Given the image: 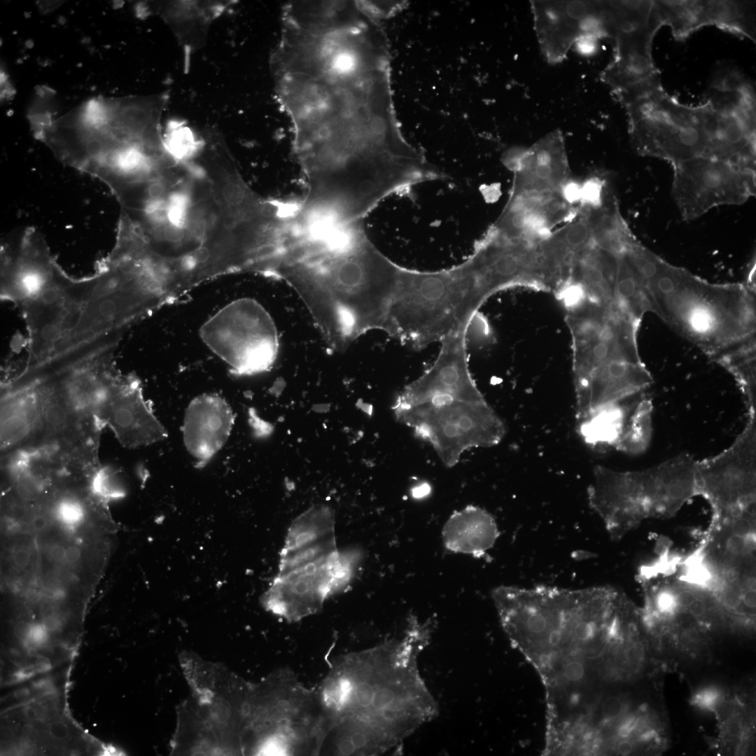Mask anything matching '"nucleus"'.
<instances>
[{
    "instance_id": "1",
    "label": "nucleus",
    "mask_w": 756,
    "mask_h": 756,
    "mask_svg": "<svg viewBox=\"0 0 756 756\" xmlns=\"http://www.w3.org/2000/svg\"><path fill=\"white\" fill-rule=\"evenodd\" d=\"M503 630L544 687L542 755H594L608 710L629 704L612 687L638 668L637 625L626 599L609 586H547L520 601Z\"/></svg>"
},
{
    "instance_id": "2",
    "label": "nucleus",
    "mask_w": 756,
    "mask_h": 756,
    "mask_svg": "<svg viewBox=\"0 0 756 756\" xmlns=\"http://www.w3.org/2000/svg\"><path fill=\"white\" fill-rule=\"evenodd\" d=\"M430 627L415 617L405 635L341 656L316 691L326 722L323 747L337 755H379L436 717L417 657Z\"/></svg>"
},
{
    "instance_id": "3",
    "label": "nucleus",
    "mask_w": 756,
    "mask_h": 756,
    "mask_svg": "<svg viewBox=\"0 0 756 756\" xmlns=\"http://www.w3.org/2000/svg\"><path fill=\"white\" fill-rule=\"evenodd\" d=\"M402 269L356 220L299 237L281 255L273 277L296 292L328 345L342 351L370 330L385 332Z\"/></svg>"
},
{
    "instance_id": "4",
    "label": "nucleus",
    "mask_w": 756,
    "mask_h": 756,
    "mask_svg": "<svg viewBox=\"0 0 756 756\" xmlns=\"http://www.w3.org/2000/svg\"><path fill=\"white\" fill-rule=\"evenodd\" d=\"M643 281L651 311L716 362L755 342L749 286L711 284L659 258Z\"/></svg>"
},
{
    "instance_id": "5",
    "label": "nucleus",
    "mask_w": 756,
    "mask_h": 756,
    "mask_svg": "<svg viewBox=\"0 0 756 756\" xmlns=\"http://www.w3.org/2000/svg\"><path fill=\"white\" fill-rule=\"evenodd\" d=\"M360 554L340 551L333 510L316 505L291 523L279 554L278 571L261 597L263 608L288 622L319 612L331 596L351 583Z\"/></svg>"
},
{
    "instance_id": "6",
    "label": "nucleus",
    "mask_w": 756,
    "mask_h": 756,
    "mask_svg": "<svg viewBox=\"0 0 756 756\" xmlns=\"http://www.w3.org/2000/svg\"><path fill=\"white\" fill-rule=\"evenodd\" d=\"M477 311L471 279L461 264L435 272L402 267L385 332L419 350L465 330Z\"/></svg>"
},
{
    "instance_id": "7",
    "label": "nucleus",
    "mask_w": 756,
    "mask_h": 756,
    "mask_svg": "<svg viewBox=\"0 0 756 756\" xmlns=\"http://www.w3.org/2000/svg\"><path fill=\"white\" fill-rule=\"evenodd\" d=\"M392 410L397 421L429 442L449 468L465 451L494 446L505 433L503 421L479 391L414 397L399 394Z\"/></svg>"
},
{
    "instance_id": "8",
    "label": "nucleus",
    "mask_w": 756,
    "mask_h": 756,
    "mask_svg": "<svg viewBox=\"0 0 756 756\" xmlns=\"http://www.w3.org/2000/svg\"><path fill=\"white\" fill-rule=\"evenodd\" d=\"M621 105L628 118L631 143L640 155L672 164L708 155L705 102L697 106L681 104L661 86Z\"/></svg>"
},
{
    "instance_id": "9",
    "label": "nucleus",
    "mask_w": 756,
    "mask_h": 756,
    "mask_svg": "<svg viewBox=\"0 0 756 756\" xmlns=\"http://www.w3.org/2000/svg\"><path fill=\"white\" fill-rule=\"evenodd\" d=\"M205 346L237 375L270 370L279 353L276 325L265 308L251 298L231 301L200 328Z\"/></svg>"
},
{
    "instance_id": "10",
    "label": "nucleus",
    "mask_w": 756,
    "mask_h": 756,
    "mask_svg": "<svg viewBox=\"0 0 756 756\" xmlns=\"http://www.w3.org/2000/svg\"><path fill=\"white\" fill-rule=\"evenodd\" d=\"M695 486L696 495L711 505L713 520L738 517L755 505L756 414H748L744 427L729 447L696 461Z\"/></svg>"
},
{
    "instance_id": "11",
    "label": "nucleus",
    "mask_w": 756,
    "mask_h": 756,
    "mask_svg": "<svg viewBox=\"0 0 756 756\" xmlns=\"http://www.w3.org/2000/svg\"><path fill=\"white\" fill-rule=\"evenodd\" d=\"M539 244L510 239L490 228L462 265L472 284L479 309L496 293L514 287L546 292L538 259Z\"/></svg>"
},
{
    "instance_id": "12",
    "label": "nucleus",
    "mask_w": 756,
    "mask_h": 756,
    "mask_svg": "<svg viewBox=\"0 0 756 756\" xmlns=\"http://www.w3.org/2000/svg\"><path fill=\"white\" fill-rule=\"evenodd\" d=\"M673 165L672 195L685 220L719 205L740 204L755 194V169L745 166L708 156Z\"/></svg>"
},
{
    "instance_id": "13",
    "label": "nucleus",
    "mask_w": 756,
    "mask_h": 756,
    "mask_svg": "<svg viewBox=\"0 0 756 756\" xmlns=\"http://www.w3.org/2000/svg\"><path fill=\"white\" fill-rule=\"evenodd\" d=\"M663 25L654 5L651 13L622 21L615 28L611 62L601 78L620 103L662 86L652 53L653 38Z\"/></svg>"
},
{
    "instance_id": "14",
    "label": "nucleus",
    "mask_w": 756,
    "mask_h": 756,
    "mask_svg": "<svg viewBox=\"0 0 756 756\" xmlns=\"http://www.w3.org/2000/svg\"><path fill=\"white\" fill-rule=\"evenodd\" d=\"M572 342L573 382L615 362H642L638 326L618 316L576 321L568 326Z\"/></svg>"
},
{
    "instance_id": "15",
    "label": "nucleus",
    "mask_w": 756,
    "mask_h": 756,
    "mask_svg": "<svg viewBox=\"0 0 756 756\" xmlns=\"http://www.w3.org/2000/svg\"><path fill=\"white\" fill-rule=\"evenodd\" d=\"M587 500L613 540L622 539L650 517L642 470L618 471L596 465Z\"/></svg>"
},
{
    "instance_id": "16",
    "label": "nucleus",
    "mask_w": 756,
    "mask_h": 756,
    "mask_svg": "<svg viewBox=\"0 0 756 756\" xmlns=\"http://www.w3.org/2000/svg\"><path fill=\"white\" fill-rule=\"evenodd\" d=\"M99 419L127 448L150 445L167 437L166 429L144 398L140 380L134 374H119Z\"/></svg>"
},
{
    "instance_id": "17",
    "label": "nucleus",
    "mask_w": 756,
    "mask_h": 756,
    "mask_svg": "<svg viewBox=\"0 0 756 756\" xmlns=\"http://www.w3.org/2000/svg\"><path fill=\"white\" fill-rule=\"evenodd\" d=\"M663 25L676 40H683L705 26L755 41V7L742 1H654Z\"/></svg>"
},
{
    "instance_id": "18",
    "label": "nucleus",
    "mask_w": 756,
    "mask_h": 756,
    "mask_svg": "<svg viewBox=\"0 0 756 756\" xmlns=\"http://www.w3.org/2000/svg\"><path fill=\"white\" fill-rule=\"evenodd\" d=\"M540 51L550 64L563 61L577 39L588 35L595 1H531Z\"/></svg>"
},
{
    "instance_id": "19",
    "label": "nucleus",
    "mask_w": 756,
    "mask_h": 756,
    "mask_svg": "<svg viewBox=\"0 0 756 756\" xmlns=\"http://www.w3.org/2000/svg\"><path fill=\"white\" fill-rule=\"evenodd\" d=\"M234 421L230 406L217 394L204 393L190 401L183 419V438L198 467L206 464L223 447Z\"/></svg>"
},
{
    "instance_id": "20",
    "label": "nucleus",
    "mask_w": 756,
    "mask_h": 756,
    "mask_svg": "<svg viewBox=\"0 0 756 756\" xmlns=\"http://www.w3.org/2000/svg\"><path fill=\"white\" fill-rule=\"evenodd\" d=\"M518 163L513 169L515 178L512 192H559L568 179V169L561 133H549L526 148Z\"/></svg>"
},
{
    "instance_id": "21",
    "label": "nucleus",
    "mask_w": 756,
    "mask_h": 756,
    "mask_svg": "<svg viewBox=\"0 0 756 756\" xmlns=\"http://www.w3.org/2000/svg\"><path fill=\"white\" fill-rule=\"evenodd\" d=\"M1 391V449L8 451L36 440L41 428L40 414L30 384L6 385Z\"/></svg>"
},
{
    "instance_id": "22",
    "label": "nucleus",
    "mask_w": 756,
    "mask_h": 756,
    "mask_svg": "<svg viewBox=\"0 0 756 756\" xmlns=\"http://www.w3.org/2000/svg\"><path fill=\"white\" fill-rule=\"evenodd\" d=\"M500 536L497 524L486 510L469 505L454 511L442 530L444 547L452 552L482 556Z\"/></svg>"
},
{
    "instance_id": "23",
    "label": "nucleus",
    "mask_w": 756,
    "mask_h": 756,
    "mask_svg": "<svg viewBox=\"0 0 756 756\" xmlns=\"http://www.w3.org/2000/svg\"><path fill=\"white\" fill-rule=\"evenodd\" d=\"M644 392L620 402L604 405L577 422L584 442L600 449L615 448L631 412Z\"/></svg>"
},
{
    "instance_id": "24",
    "label": "nucleus",
    "mask_w": 756,
    "mask_h": 756,
    "mask_svg": "<svg viewBox=\"0 0 756 756\" xmlns=\"http://www.w3.org/2000/svg\"><path fill=\"white\" fill-rule=\"evenodd\" d=\"M652 400L644 394L631 412L614 449L634 456L644 453L652 438Z\"/></svg>"
},
{
    "instance_id": "25",
    "label": "nucleus",
    "mask_w": 756,
    "mask_h": 756,
    "mask_svg": "<svg viewBox=\"0 0 756 756\" xmlns=\"http://www.w3.org/2000/svg\"><path fill=\"white\" fill-rule=\"evenodd\" d=\"M92 493L104 500L120 499L126 495V490L114 470L102 467L95 472L90 482Z\"/></svg>"
},
{
    "instance_id": "26",
    "label": "nucleus",
    "mask_w": 756,
    "mask_h": 756,
    "mask_svg": "<svg viewBox=\"0 0 756 756\" xmlns=\"http://www.w3.org/2000/svg\"><path fill=\"white\" fill-rule=\"evenodd\" d=\"M55 514L61 523L73 528L83 522L85 510L80 500L66 496L57 502Z\"/></svg>"
},
{
    "instance_id": "27",
    "label": "nucleus",
    "mask_w": 756,
    "mask_h": 756,
    "mask_svg": "<svg viewBox=\"0 0 756 756\" xmlns=\"http://www.w3.org/2000/svg\"><path fill=\"white\" fill-rule=\"evenodd\" d=\"M493 340L492 331L487 319L479 311L470 318L465 330L466 346L488 343Z\"/></svg>"
},
{
    "instance_id": "28",
    "label": "nucleus",
    "mask_w": 756,
    "mask_h": 756,
    "mask_svg": "<svg viewBox=\"0 0 756 756\" xmlns=\"http://www.w3.org/2000/svg\"><path fill=\"white\" fill-rule=\"evenodd\" d=\"M604 186L602 181L596 177L590 178L582 183L580 203L582 207L596 210L603 205Z\"/></svg>"
},
{
    "instance_id": "29",
    "label": "nucleus",
    "mask_w": 756,
    "mask_h": 756,
    "mask_svg": "<svg viewBox=\"0 0 756 756\" xmlns=\"http://www.w3.org/2000/svg\"><path fill=\"white\" fill-rule=\"evenodd\" d=\"M654 605L657 613L671 616L679 610L674 586H664L654 594Z\"/></svg>"
},
{
    "instance_id": "30",
    "label": "nucleus",
    "mask_w": 756,
    "mask_h": 756,
    "mask_svg": "<svg viewBox=\"0 0 756 756\" xmlns=\"http://www.w3.org/2000/svg\"><path fill=\"white\" fill-rule=\"evenodd\" d=\"M720 692L713 687L704 688L692 698V704L701 708L714 709L720 701Z\"/></svg>"
},
{
    "instance_id": "31",
    "label": "nucleus",
    "mask_w": 756,
    "mask_h": 756,
    "mask_svg": "<svg viewBox=\"0 0 756 756\" xmlns=\"http://www.w3.org/2000/svg\"><path fill=\"white\" fill-rule=\"evenodd\" d=\"M559 194L561 199L568 204L580 202L582 183L574 180L567 179L561 186Z\"/></svg>"
},
{
    "instance_id": "32",
    "label": "nucleus",
    "mask_w": 756,
    "mask_h": 756,
    "mask_svg": "<svg viewBox=\"0 0 756 756\" xmlns=\"http://www.w3.org/2000/svg\"><path fill=\"white\" fill-rule=\"evenodd\" d=\"M598 40L599 39L596 37L592 35H583L577 39L574 46L576 51L580 55L589 57L596 52Z\"/></svg>"
},
{
    "instance_id": "33",
    "label": "nucleus",
    "mask_w": 756,
    "mask_h": 756,
    "mask_svg": "<svg viewBox=\"0 0 756 756\" xmlns=\"http://www.w3.org/2000/svg\"><path fill=\"white\" fill-rule=\"evenodd\" d=\"M48 631L41 624H33L31 634L26 645L31 648L43 645L47 640Z\"/></svg>"
},
{
    "instance_id": "34",
    "label": "nucleus",
    "mask_w": 756,
    "mask_h": 756,
    "mask_svg": "<svg viewBox=\"0 0 756 756\" xmlns=\"http://www.w3.org/2000/svg\"><path fill=\"white\" fill-rule=\"evenodd\" d=\"M707 603L702 596L699 595L686 608L688 612L696 618L702 617L707 611Z\"/></svg>"
},
{
    "instance_id": "35",
    "label": "nucleus",
    "mask_w": 756,
    "mask_h": 756,
    "mask_svg": "<svg viewBox=\"0 0 756 756\" xmlns=\"http://www.w3.org/2000/svg\"><path fill=\"white\" fill-rule=\"evenodd\" d=\"M32 625L27 622L20 621L15 626V634L24 644H26L29 638Z\"/></svg>"
},
{
    "instance_id": "36",
    "label": "nucleus",
    "mask_w": 756,
    "mask_h": 756,
    "mask_svg": "<svg viewBox=\"0 0 756 756\" xmlns=\"http://www.w3.org/2000/svg\"><path fill=\"white\" fill-rule=\"evenodd\" d=\"M740 601L746 608L755 609V587L743 589L740 595Z\"/></svg>"
},
{
    "instance_id": "37",
    "label": "nucleus",
    "mask_w": 756,
    "mask_h": 756,
    "mask_svg": "<svg viewBox=\"0 0 756 756\" xmlns=\"http://www.w3.org/2000/svg\"><path fill=\"white\" fill-rule=\"evenodd\" d=\"M13 561L16 566L23 568L27 566L30 561V553L26 548L18 549L13 555Z\"/></svg>"
},
{
    "instance_id": "38",
    "label": "nucleus",
    "mask_w": 756,
    "mask_h": 756,
    "mask_svg": "<svg viewBox=\"0 0 756 756\" xmlns=\"http://www.w3.org/2000/svg\"><path fill=\"white\" fill-rule=\"evenodd\" d=\"M50 733L57 739H64L69 734L66 725L61 722H55L50 726Z\"/></svg>"
},
{
    "instance_id": "39",
    "label": "nucleus",
    "mask_w": 756,
    "mask_h": 756,
    "mask_svg": "<svg viewBox=\"0 0 756 756\" xmlns=\"http://www.w3.org/2000/svg\"><path fill=\"white\" fill-rule=\"evenodd\" d=\"M42 625L48 632H52L59 629L61 626V621L57 616L49 615L44 617Z\"/></svg>"
},
{
    "instance_id": "40",
    "label": "nucleus",
    "mask_w": 756,
    "mask_h": 756,
    "mask_svg": "<svg viewBox=\"0 0 756 756\" xmlns=\"http://www.w3.org/2000/svg\"><path fill=\"white\" fill-rule=\"evenodd\" d=\"M66 549L61 545H54L51 547L49 554L51 559L55 562H61L65 560Z\"/></svg>"
},
{
    "instance_id": "41",
    "label": "nucleus",
    "mask_w": 756,
    "mask_h": 756,
    "mask_svg": "<svg viewBox=\"0 0 756 756\" xmlns=\"http://www.w3.org/2000/svg\"><path fill=\"white\" fill-rule=\"evenodd\" d=\"M80 550L76 546H69L66 548L65 561L70 564L77 562L80 557Z\"/></svg>"
},
{
    "instance_id": "42",
    "label": "nucleus",
    "mask_w": 756,
    "mask_h": 756,
    "mask_svg": "<svg viewBox=\"0 0 756 756\" xmlns=\"http://www.w3.org/2000/svg\"><path fill=\"white\" fill-rule=\"evenodd\" d=\"M31 524L35 530L42 531L46 527L48 521L44 515L37 514L32 519Z\"/></svg>"
},
{
    "instance_id": "43",
    "label": "nucleus",
    "mask_w": 756,
    "mask_h": 756,
    "mask_svg": "<svg viewBox=\"0 0 756 756\" xmlns=\"http://www.w3.org/2000/svg\"><path fill=\"white\" fill-rule=\"evenodd\" d=\"M430 491V487L426 483L421 484L416 486L412 489V495L414 498H423L429 493Z\"/></svg>"
},
{
    "instance_id": "44",
    "label": "nucleus",
    "mask_w": 756,
    "mask_h": 756,
    "mask_svg": "<svg viewBox=\"0 0 756 756\" xmlns=\"http://www.w3.org/2000/svg\"><path fill=\"white\" fill-rule=\"evenodd\" d=\"M50 668V663L46 657H41L38 658L35 664V669L38 672H44L49 670Z\"/></svg>"
},
{
    "instance_id": "45",
    "label": "nucleus",
    "mask_w": 756,
    "mask_h": 756,
    "mask_svg": "<svg viewBox=\"0 0 756 756\" xmlns=\"http://www.w3.org/2000/svg\"><path fill=\"white\" fill-rule=\"evenodd\" d=\"M727 732L730 735L737 736L741 732V727L738 722H732L728 724Z\"/></svg>"
},
{
    "instance_id": "46",
    "label": "nucleus",
    "mask_w": 756,
    "mask_h": 756,
    "mask_svg": "<svg viewBox=\"0 0 756 756\" xmlns=\"http://www.w3.org/2000/svg\"><path fill=\"white\" fill-rule=\"evenodd\" d=\"M28 694H29V690L27 689L23 688V689H20V690H18L15 692V696H16L17 698H23V697L27 696Z\"/></svg>"
},
{
    "instance_id": "47",
    "label": "nucleus",
    "mask_w": 756,
    "mask_h": 756,
    "mask_svg": "<svg viewBox=\"0 0 756 756\" xmlns=\"http://www.w3.org/2000/svg\"><path fill=\"white\" fill-rule=\"evenodd\" d=\"M10 654L15 659H18L19 657H20V652L15 648L10 650Z\"/></svg>"
},
{
    "instance_id": "48",
    "label": "nucleus",
    "mask_w": 756,
    "mask_h": 756,
    "mask_svg": "<svg viewBox=\"0 0 756 756\" xmlns=\"http://www.w3.org/2000/svg\"><path fill=\"white\" fill-rule=\"evenodd\" d=\"M27 716L29 717V718H34L35 717V712H34V710H33L32 708H28V709L27 710Z\"/></svg>"
}]
</instances>
